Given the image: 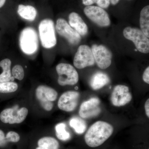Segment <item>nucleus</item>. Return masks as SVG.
Masks as SVG:
<instances>
[{"mask_svg": "<svg viewBox=\"0 0 149 149\" xmlns=\"http://www.w3.org/2000/svg\"><path fill=\"white\" fill-rule=\"evenodd\" d=\"M112 125L103 121L93 123L85 133V143L91 148H97L101 146L111 136L113 133Z\"/></svg>", "mask_w": 149, "mask_h": 149, "instance_id": "1", "label": "nucleus"}, {"mask_svg": "<svg viewBox=\"0 0 149 149\" xmlns=\"http://www.w3.org/2000/svg\"><path fill=\"white\" fill-rule=\"evenodd\" d=\"M19 45L22 51L26 54L36 53L39 47V39L35 29L31 27L23 29L19 35Z\"/></svg>", "mask_w": 149, "mask_h": 149, "instance_id": "2", "label": "nucleus"}, {"mask_svg": "<svg viewBox=\"0 0 149 149\" xmlns=\"http://www.w3.org/2000/svg\"><path fill=\"white\" fill-rule=\"evenodd\" d=\"M39 32L42 46L46 49H51L57 43L54 24L50 19H43L39 25Z\"/></svg>", "mask_w": 149, "mask_h": 149, "instance_id": "3", "label": "nucleus"}, {"mask_svg": "<svg viewBox=\"0 0 149 149\" xmlns=\"http://www.w3.org/2000/svg\"><path fill=\"white\" fill-rule=\"evenodd\" d=\"M123 35L133 42L137 50L143 54L149 52V40L143 32L136 27H127L123 29Z\"/></svg>", "mask_w": 149, "mask_h": 149, "instance_id": "4", "label": "nucleus"}, {"mask_svg": "<svg viewBox=\"0 0 149 149\" xmlns=\"http://www.w3.org/2000/svg\"><path fill=\"white\" fill-rule=\"evenodd\" d=\"M56 70L58 75V83L61 86L75 85L78 83V72L71 65L59 63L56 67Z\"/></svg>", "mask_w": 149, "mask_h": 149, "instance_id": "5", "label": "nucleus"}, {"mask_svg": "<svg viewBox=\"0 0 149 149\" xmlns=\"http://www.w3.org/2000/svg\"><path fill=\"white\" fill-rule=\"evenodd\" d=\"M36 97L43 109L49 111L53 108L52 102L57 98L58 93L51 87L40 85L36 89Z\"/></svg>", "mask_w": 149, "mask_h": 149, "instance_id": "6", "label": "nucleus"}, {"mask_svg": "<svg viewBox=\"0 0 149 149\" xmlns=\"http://www.w3.org/2000/svg\"><path fill=\"white\" fill-rule=\"evenodd\" d=\"M28 110L26 107L15 106L6 109L0 113V120L4 123L19 124L26 119Z\"/></svg>", "mask_w": 149, "mask_h": 149, "instance_id": "7", "label": "nucleus"}, {"mask_svg": "<svg viewBox=\"0 0 149 149\" xmlns=\"http://www.w3.org/2000/svg\"><path fill=\"white\" fill-rule=\"evenodd\" d=\"M84 12L89 19L99 26L108 27L111 24L108 14L101 8L94 6H87L84 8Z\"/></svg>", "mask_w": 149, "mask_h": 149, "instance_id": "8", "label": "nucleus"}, {"mask_svg": "<svg viewBox=\"0 0 149 149\" xmlns=\"http://www.w3.org/2000/svg\"><path fill=\"white\" fill-rule=\"evenodd\" d=\"M95 61L91 49L86 45L79 46L73 59V64L77 69H81L95 64Z\"/></svg>", "mask_w": 149, "mask_h": 149, "instance_id": "9", "label": "nucleus"}, {"mask_svg": "<svg viewBox=\"0 0 149 149\" xmlns=\"http://www.w3.org/2000/svg\"><path fill=\"white\" fill-rule=\"evenodd\" d=\"M56 29L59 35L64 37L71 45H76L80 42L81 36L64 19L59 18L57 20Z\"/></svg>", "mask_w": 149, "mask_h": 149, "instance_id": "10", "label": "nucleus"}, {"mask_svg": "<svg viewBox=\"0 0 149 149\" xmlns=\"http://www.w3.org/2000/svg\"><path fill=\"white\" fill-rule=\"evenodd\" d=\"M95 62L102 69H106L110 66L112 54L110 51L102 45H93L91 48Z\"/></svg>", "mask_w": 149, "mask_h": 149, "instance_id": "11", "label": "nucleus"}, {"mask_svg": "<svg viewBox=\"0 0 149 149\" xmlns=\"http://www.w3.org/2000/svg\"><path fill=\"white\" fill-rule=\"evenodd\" d=\"M132 99V95L129 92L128 87L122 85L115 87L111 97V103L117 107L125 105L131 101Z\"/></svg>", "mask_w": 149, "mask_h": 149, "instance_id": "12", "label": "nucleus"}, {"mask_svg": "<svg viewBox=\"0 0 149 149\" xmlns=\"http://www.w3.org/2000/svg\"><path fill=\"white\" fill-rule=\"evenodd\" d=\"M79 97V93L76 91L65 92L59 98L58 106L60 109L63 111H73L77 107Z\"/></svg>", "mask_w": 149, "mask_h": 149, "instance_id": "13", "label": "nucleus"}, {"mask_svg": "<svg viewBox=\"0 0 149 149\" xmlns=\"http://www.w3.org/2000/svg\"><path fill=\"white\" fill-rule=\"evenodd\" d=\"M100 104V101L97 97H92L83 102L80 107L79 115L83 118L95 117L101 111Z\"/></svg>", "mask_w": 149, "mask_h": 149, "instance_id": "14", "label": "nucleus"}, {"mask_svg": "<svg viewBox=\"0 0 149 149\" xmlns=\"http://www.w3.org/2000/svg\"><path fill=\"white\" fill-rule=\"evenodd\" d=\"M69 25L80 35L85 36L88 32L87 24L78 14L72 12L69 15Z\"/></svg>", "mask_w": 149, "mask_h": 149, "instance_id": "15", "label": "nucleus"}, {"mask_svg": "<svg viewBox=\"0 0 149 149\" xmlns=\"http://www.w3.org/2000/svg\"><path fill=\"white\" fill-rule=\"evenodd\" d=\"M110 82L109 77L106 73L98 72L95 73L92 77L90 85L94 90H98L102 88Z\"/></svg>", "mask_w": 149, "mask_h": 149, "instance_id": "16", "label": "nucleus"}, {"mask_svg": "<svg viewBox=\"0 0 149 149\" xmlns=\"http://www.w3.org/2000/svg\"><path fill=\"white\" fill-rule=\"evenodd\" d=\"M17 13L22 18L29 21H33L36 18L37 11L31 6L20 4L18 6Z\"/></svg>", "mask_w": 149, "mask_h": 149, "instance_id": "17", "label": "nucleus"}, {"mask_svg": "<svg viewBox=\"0 0 149 149\" xmlns=\"http://www.w3.org/2000/svg\"><path fill=\"white\" fill-rule=\"evenodd\" d=\"M140 27L141 30L145 35L149 37V6L144 7L140 13Z\"/></svg>", "mask_w": 149, "mask_h": 149, "instance_id": "18", "label": "nucleus"}, {"mask_svg": "<svg viewBox=\"0 0 149 149\" xmlns=\"http://www.w3.org/2000/svg\"><path fill=\"white\" fill-rule=\"evenodd\" d=\"M11 61L9 59H4L0 61V67L3 70L2 73L0 74V82H9L13 78L11 72Z\"/></svg>", "mask_w": 149, "mask_h": 149, "instance_id": "19", "label": "nucleus"}, {"mask_svg": "<svg viewBox=\"0 0 149 149\" xmlns=\"http://www.w3.org/2000/svg\"><path fill=\"white\" fill-rule=\"evenodd\" d=\"M69 124L77 134H83L87 129L86 122L79 117H74L71 118L70 120Z\"/></svg>", "mask_w": 149, "mask_h": 149, "instance_id": "20", "label": "nucleus"}, {"mask_svg": "<svg viewBox=\"0 0 149 149\" xmlns=\"http://www.w3.org/2000/svg\"><path fill=\"white\" fill-rule=\"evenodd\" d=\"M39 147L45 149H58L59 144L54 138L51 137H44L38 141Z\"/></svg>", "mask_w": 149, "mask_h": 149, "instance_id": "21", "label": "nucleus"}, {"mask_svg": "<svg viewBox=\"0 0 149 149\" xmlns=\"http://www.w3.org/2000/svg\"><path fill=\"white\" fill-rule=\"evenodd\" d=\"M56 135L58 139L66 141L70 138V134L66 130V125L63 123H58L55 126Z\"/></svg>", "mask_w": 149, "mask_h": 149, "instance_id": "22", "label": "nucleus"}, {"mask_svg": "<svg viewBox=\"0 0 149 149\" xmlns=\"http://www.w3.org/2000/svg\"><path fill=\"white\" fill-rule=\"evenodd\" d=\"M18 86L17 83L13 81L0 82V93H14L17 91Z\"/></svg>", "mask_w": 149, "mask_h": 149, "instance_id": "23", "label": "nucleus"}, {"mask_svg": "<svg viewBox=\"0 0 149 149\" xmlns=\"http://www.w3.org/2000/svg\"><path fill=\"white\" fill-rule=\"evenodd\" d=\"M13 77L19 80H23L24 76V69L23 67L19 65H15L12 70Z\"/></svg>", "mask_w": 149, "mask_h": 149, "instance_id": "24", "label": "nucleus"}, {"mask_svg": "<svg viewBox=\"0 0 149 149\" xmlns=\"http://www.w3.org/2000/svg\"><path fill=\"white\" fill-rule=\"evenodd\" d=\"M6 139L8 142L17 143L20 140V136L18 133L15 131H10L8 132L6 136Z\"/></svg>", "mask_w": 149, "mask_h": 149, "instance_id": "25", "label": "nucleus"}, {"mask_svg": "<svg viewBox=\"0 0 149 149\" xmlns=\"http://www.w3.org/2000/svg\"><path fill=\"white\" fill-rule=\"evenodd\" d=\"M96 3L99 7L103 9L107 8L110 4V0H97Z\"/></svg>", "mask_w": 149, "mask_h": 149, "instance_id": "26", "label": "nucleus"}, {"mask_svg": "<svg viewBox=\"0 0 149 149\" xmlns=\"http://www.w3.org/2000/svg\"><path fill=\"white\" fill-rule=\"evenodd\" d=\"M7 143L4 133L0 129V147L5 146Z\"/></svg>", "mask_w": 149, "mask_h": 149, "instance_id": "27", "label": "nucleus"}, {"mask_svg": "<svg viewBox=\"0 0 149 149\" xmlns=\"http://www.w3.org/2000/svg\"><path fill=\"white\" fill-rule=\"evenodd\" d=\"M143 80L145 83L149 84V67H148L143 72Z\"/></svg>", "mask_w": 149, "mask_h": 149, "instance_id": "28", "label": "nucleus"}, {"mask_svg": "<svg viewBox=\"0 0 149 149\" xmlns=\"http://www.w3.org/2000/svg\"><path fill=\"white\" fill-rule=\"evenodd\" d=\"M83 3L86 6H91L93 4L96 3L97 0H82Z\"/></svg>", "mask_w": 149, "mask_h": 149, "instance_id": "29", "label": "nucleus"}, {"mask_svg": "<svg viewBox=\"0 0 149 149\" xmlns=\"http://www.w3.org/2000/svg\"><path fill=\"white\" fill-rule=\"evenodd\" d=\"M145 111L147 117L149 118V99H148L145 104Z\"/></svg>", "mask_w": 149, "mask_h": 149, "instance_id": "30", "label": "nucleus"}, {"mask_svg": "<svg viewBox=\"0 0 149 149\" xmlns=\"http://www.w3.org/2000/svg\"><path fill=\"white\" fill-rule=\"evenodd\" d=\"M120 0H110V3L113 5H116L118 3ZM130 1V0H129Z\"/></svg>", "mask_w": 149, "mask_h": 149, "instance_id": "31", "label": "nucleus"}, {"mask_svg": "<svg viewBox=\"0 0 149 149\" xmlns=\"http://www.w3.org/2000/svg\"><path fill=\"white\" fill-rule=\"evenodd\" d=\"M6 0H0V8L2 7L5 3Z\"/></svg>", "mask_w": 149, "mask_h": 149, "instance_id": "32", "label": "nucleus"}, {"mask_svg": "<svg viewBox=\"0 0 149 149\" xmlns=\"http://www.w3.org/2000/svg\"><path fill=\"white\" fill-rule=\"evenodd\" d=\"M36 149H45L43 148H40V147H37V148H36Z\"/></svg>", "mask_w": 149, "mask_h": 149, "instance_id": "33", "label": "nucleus"}]
</instances>
